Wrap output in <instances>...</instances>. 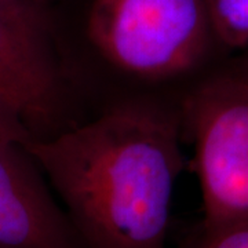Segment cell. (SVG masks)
I'll return each mask as SVG.
<instances>
[{
  "instance_id": "8992f818",
  "label": "cell",
  "mask_w": 248,
  "mask_h": 248,
  "mask_svg": "<svg viewBox=\"0 0 248 248\" xmlns=\"http://www.w3.org/2000/svg\"><path fill=\"white\" fill-rule=\"evenodd\" d=\"M205 6L213 35L231 48L248 45V0H205Z\"/></svg>"
},
{
  "instance_id": "3957f363",
  "label": "cell",
  "mask_w": 248,
  "mask_h": 248,
  "mask_svg": "<svg viewBox=\"0 0 248 248\" xmlns=\"http://www.w3.org/2000/svg\"><path fill=\"white\" fill-rule=\"evenodd\" d=\"M195 171L203 199L202 236L248 221V73L203 84L187 102Z\"/></svg>"
},
{
  "instance_id": "ba28073f",
  "label": "cell",
  "mask_w": 248,
  "mask_h": 248,
  "mask_svg": "<svg viewBox=\"0 0 248 248\" xmlns=\"http://www.w3.org/2000/svg\"><path fill=\"white\" fill-rule=\"evenodd\" d=\"M197 248H248V221L204 234Z\"/></svg>"
},
{
  "instance_id": "52a82bcc",
  "label": "cell",
  "mask_w": 248,
  "mask_h": 248,
  "mask_svg": "<svg viewBox=\"0 0 248 248\" xmlns=\"http://www.w3.org/2000/svg\"><path fill=\"white\" fill-rule=\"evenodd\" d=\"M0 140L31 143L36 140L16 105L0 94Z\"/></svg>"
},
{
  "instance_id": "5b68a950",
  "label": "cell",
  "mask_w": 248,
  "mask_h": 248,
  "mask_svg": "<svg viewBox=\"0 0 248 248\" xmlns=\"http://www.w3.org/2000/svg\"><path fill=\"white\" fill-rule=\"evenodd\" d=\"M27 145L0 140V248H84Z\"/></svg>"
},
{
  "instance_id": "277c9868",
  "label": "cell",
  "mask_w": 248,
  "mask_h": 248,
  "mask_svg": "<svg viewBox=\"0 0 248 248\" xmlns=\"http://www.w3.org/2000/svg\"><path fill=\"white\" fill-rule=\"evenodd\" d=\"M0 94L36 140L60 116L62 71L45 17L27 0H0Z\"/></svg>"
},
{
  "instance_id": "6da1fadb",
  "label": "cell",
  "mask_w": 248,
  "mask_h": 248,
  "mask_svg": "<svg viewBox=\"0 0 248 248\" xmlns=\"http://www.w3.org/2000/svg\"><path fill=\"white\" fill-rule=\"evenodd\" d=\"M27 148L84 248H166L182 171L177 127L167 117L119 108Z\"/></svg>"
},
{
  "instance_id": "7a4b0ae2",
  "label": "cell",
  "mask_w": 248,
  "mask_h": 248,
  "mask_svg": "<svg viewBox=\"0 0 248 248\" xmlns=\"http://www.w3.org/2000/svg\"><path fill=\"white\" fill-rule=\"evenodd\" d=\"M87 35L120 71L160 79L190 71L213 29L205 0H94Z\"/></svg>"
}]
</instances>
